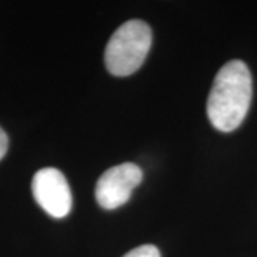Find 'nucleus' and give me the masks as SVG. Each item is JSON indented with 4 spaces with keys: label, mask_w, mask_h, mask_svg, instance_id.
Masks as SVG:
<instances>
[{
    "label": "nucleus",
    "mask_w": 257,
    "mask_h": 257,
    "mask_svg": "<svg viewBox=\"0 0 257 257\" xmlns=\"http://www.w3.org/2000/svg\"><path fill=\"white\" fill-rule=\"evenodd\" d=\"M251 74L244 62L230 60L216 74L207 99L213 127L229 133L239 127L251 103Z\"/></svg>",
    "instance_id": "f257e3e1"
},
{
    "label": "nucleus",
    "mask_w": 257,
    "mask_h": 257,
    "mask_svg": "<svg viewBox=\"0 0 257 257\" xmlns=\"http://www.w3.org/2000/svg\"><path fill=\"white\" fill-rule=\"evenodd\" d=\"M152 46V30L143 20H128L110 37L104 63L114 76H128L140 69Z\"/></svg>",
    "instance_id": "f03ea898"
},
{
    "label": "nucleus",
    "mask_w": 257,
    "mask_h": 257,
    "mask_svg": "<svg viewBox=\"0 0 257 257\" xmlns=\"http://www.w3.org/2000/svg\"><path fill=\"white\" fill-rule=\"evenodd\" d=\"M143 179L142 169L135 163L113 166L99 177L96 200L106 210H114L127 203L133 190Z\"/></svg>",
    "instance_id": "7ed1b4c3"
},
{
    "label": "nucleus",
    "mask_w": 257,
    "mask_h": 257,
    "mask_svg": "<svg viewBox=\"0 0 257 257\" xmlns=\"http://www.w3.org/2000/svg\"><path fill=\"white\" fill-rule=\"evenodd\" d=\"M37 204L55 219H63L72 209V193L64 175L55 167L39 170L32 182Z\"/></svg>",
    "instance_id": "20e7f679"
},
{
    "label": "nucleus",
    "mask_w": 257,
    "mask_h": 257,
    "mask_svg": "<svg viewBox=\"0 0 257 257\" xmlns=\"http://www.w3.org/2000/svg\"><path fill=\"white\" fill-rule=\"evenodd\" d=\"M123 257H160V251L153 244H143L130 250Z\"/></svg>",
    "instance_id": "39448f33"
},
{
    "label": "nucleus",
    "mask_w": 257,
    "mask_h": 257,
    "mask_svg": "<svg viewBox=\"0 0 257 257\" xmlns=\"http://www.w3.org/2000/svg\"><path fill=\"white\" fill-rule=\"evenodd\" d=\"M8 147H9V139L8 135L3 128L0 127V160L5 157L6 152H8Z\"/></svg>",
    "instance_id": "423d86ee"
}]
</instances>
